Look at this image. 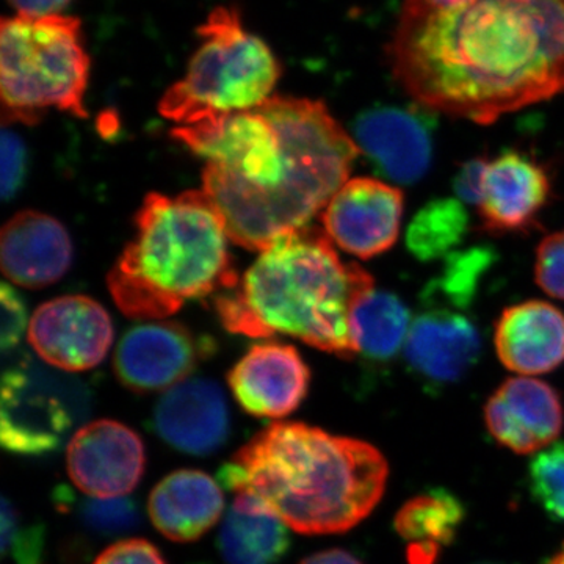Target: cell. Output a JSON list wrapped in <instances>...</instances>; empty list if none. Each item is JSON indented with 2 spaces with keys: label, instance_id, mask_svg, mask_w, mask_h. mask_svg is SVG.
I'll return each instance as SVG.
<instances>
[{
  "label": "cell",
  "instance_id": "cell-1",
  "mask_svg": "<svg viewBox=\"0 0 564 564\" xmlns=\"http://www.w3.org/2000/svg\"><path fill=\"white\" fill-rule=\"evenodd\" d=\"M386 52L417 106L492 124L564 91V0H406Z\"/></svg>",
  "mask_w": 564,
  "mask_h": 564
},
{
  "label": "cell",
  "instance_id": "cell-2",
  "mask_svg": "<svg viewBox=\"0 0 564 564\" xmlns=\"http://www.w3.org/2000/svg\"><path fill=\"white\" fill-rule=\"evenodd\" d=\"M172 135L206 161L203 191L231 242L259 252L310 228L361 154L325 104L293 96L273 95L254 110L176 126Z\"/></svg>",
  "mask_w": 564,
  "mask_h": 564
},
{
  "label": "cell",
  "instance_id": "cell-3",
  "mask_svg": "<svg viewBox=\"0 0 564 564\" xmlns=\"http://www.w3.org/2000/svg\"><path fill=\"white\" fill-rule=\"evenodd\" d=\"M389 464L372 444L303 422L263 429L218 473L229 492L245 494L303 534L344 533L383 497Z\"/></svg>",
  "mask_w": 564,
  "mask_h": 564
},
{
  "label": "cell",
  "instance_id": "cell-4",
  "mask_svg": "<svg viewBox=\"0 0 564 564\" xmlns=\"http://www.w3.org/2000/svg\"><path fill=\"white\" fill-rule=\"evenodd\" d=\"M373 289L372 274L343 261L323 228L310 226L259 252L236 288L215 295L214 306L229 333L252 339L285 334L352 359L351 314Z\"/></svg>",
  "mask_w": 564,
  "mask_h": 564
},
{
  "label": "cell",
  "instance_id": "cell-5",
  "mask_svg": "<svg viewBox=\"0 0 564 564\" xmlns=\"http://www.w3.org/2000/svg\"><path fill=\"white\" fill-rule=\"evenodd\" d=\"M228 229L202 191L150 193L135 215V234L107 285L118 310L140 322L163 321L188 300L236 288Z\"/></svg>",
  "mask_w": 564,
  "mask_h": 564
},
{
  "label": "cell",
  "instance_id": "cell-6",
  "mask_svg": "<svg viewBox=\"0 0 564 564\" xmlns=\"http://www.w3.org/2000/svg\"><path fill=\"white\" fill-rule=\"evenodd\" d=\"M187 73L165 91L159 113L177 126L258 109L273 96L281 65L265 41L245 29L234 7H217L198 28Z\"/></svg>",
  "mask_w": 564,
  "mask_h": 564
},
{
  "label": "cell",
  "instance_id": "cell-7",
  "mask_svg": "<svg viewBox=\"0 0 564 564\" xmlns=\"http://www.w3.org/2000/svg\"><path fill=\"white\" fill-rule=\"evenodd\" d=\"M90 57L77 18H6L0 24L3 124H36L50 109L87 117Z\"/></svg>",
  "mask_w": 564,
  "mask_h": 564
},
{
  "label": "cell",
  "instance_id": "cell-8",
  "mask_svg": "<svg viewBox=\"0 0 564 564\" xmlns=\"http://www.w3.org/2000/svg\"><path fill=\"white\" fill-rule=\"evenodd\" d=\"M87 386L25 356L3 373L0 441L22 456L54 454L90 415Z\"/></svg>",
  "mask_w": 564,
  "mask_h": 564
},
{
  "label": "cell",
  "instance_id": "cell-9",
  "mask_svg": "<svg viewBox=\"0 0 564 564\" xmlns=\"http://www.w3.org/2000/svg\"><path fill=\"white\" fill-rule=\"evenodd\" d=\"M404 193L375 177H350L322 212L323 231L340 250L362 261L399 242Z\"/></svg>",
  "mask_w": 564,
  "mask_h": 564
},
{
  "label": "cell",
  "instance_id": "cell-10",
  "mask_svg": "<svg viewBox=\"0 0 564 564\" xmlns=\"http://www.w3.org/2000/svg\"><path fill=\"white\" fill-rule=\"evenodd\" d=\"M113 323L106 307L85 295L41 304L29 323V343L41 361L62 372L95 369L109 355Z\"/></svg>",
  "mask_w": 564,
  "mask_h": 564
},
{
  "label": "cell",
  "instance_id": "cell-11",
  "mask_svg": "<svg viewBox=\"0 0 564 564\" xmlns=\"http://www.w3.org/2000/svg\"><path fill=\"white\" fill-rule=\"evenodd\" d=\"M210 352L212 345L182 323L143 322L121 337L115 350L113 370L129 391H169L187 380Z\"/></svg>",
  "mask_w": 564,
  "mask_h": 564
},
{
  "label": "cell",
  "instance_id": "cell-12",
  "mask_svg": "<svg viewBox=\"0 0 564 564\" xmlns=\"http://www.w3.org/2000/svg\"><path fill=\"white\" fill-rule=\"evenodd\" d=\"M66 467L70 481L88 497L117 499L139 486L147 467V451L131 426L102 419L73 434Z\"/></svg>",
  "mask_w": 564,
  "mask_h": 564
},
{
  "label": "cell",
  "instance_id": "cell-13",
  "mask_svg": "<svg viewBox=\"0 0 564 564\" xmlns=\"http://www.w3.org/2000/svg\"><path fill=\"white\" fill-rule=\"evenodd\" d=\"M426 111L414 107L366 110L352 122V140L378 173L395 184H415L432 165L433 121Z\"/></svg>",
  "mask_w": 564,
  "mask_h": 564
},
{
  "label": "cell",
  "instance_id": "cell-14",
  "mask_svg": "<svg viewBox=\"0 0 564 564\" xmlns=\"http://www.w3.org/2000/svg\"><path fill=\"white\" fill-rule=\"evenodd\" d=\"M552 182L547 170L532 155L503 151L486 165L480 202L481 229L491 234L530 232L551 202Z\"/></svg>",
  "mask_w": 564,
  "mask_h": 564
},
{
  "label": "cell",
  "instance_id": "cell-15",
  "mask_svg": "<svg viewBox=\"0 0 564 564\" xmlns=\"http://www.w3.org/2000/svg\"><path fill=\"white\" fill-rule=\"evenodd\" d=\"M228 384L245 413L282 419L306 399L311 370L292 345L258 344L229 370Z\"/></svg>",
  "mask_w": 564,
  "mask_h": 564
},
{
  "label": "cell",
  "instance_id": "cell-16",
  "mask_svg": "<svg viewBox=\"0 0 564 564\" xmlns=\"http://www.w3.org/2000/svg\"><path fill=\"white\" fill-rule=\"evenodd\" d=\"M152 429L163 443L182 454H215L231 434L225 392L209 378H187L163 392L152 413Z\"/></svg>",
  "mask_w": 564,
  "mask_h": 564
},
{
  "label": "cell",
  "instance_id": "cell-17",
  "mask_svg": "<svg viewBox=\"0 0 564 564\" xmlns=\"http://www.w3.org/2000/svg\"><path fill=\"white\" fill-rule=\"evenodd\" d=\"M488 432L519 455L541 452L556 443L564 426L562 397L545 381L510 378L485 404Z\"/></svg>",
  "mask_w": 564,
  "mask_h": 564
},
{
  "label": "cell",
  "instance_id": "cell-18",
  "mask_svg": "<svg viewBox=\"0 0 564 564\" xmlns=\"http://www.w3.org/2000/svg\"><path fill=\"white\" fill-rule=\"evenodd\" d=\"M0 263L7 280L24 289L61 281L73 263V242L61 221L36 210L18 212L0 234Z\"/></svg>",
  "mask_w": 564,
  "mask_h": 564
},
{
  "label": "cell",
  "instance_id": "cell-19",
  "mask_svg": "<svg viewBox=\"0 0 564 564\" xmlns=\"http://www.w3.org/2000/svg\"><path fill=\"white\" fill-rule=\"evenodd\" d=\"M494 347L510 372L551 373L564 362L563 311L543 300L505 307L494 325Z\"/></svg>",
  "mask_w": 564,
  "mask_h": 564
},
{
  "label": "cell",
  "instance_id": "cell-20",
  "mask_svg": "<svg viewBox=\"0 0 564 564\" xmlns=\"http://www.w3.org/2000/svg\"><path fill=\"white\" fill-rule=\"evenodd\" d=\"M480 355L481 336L477 326L464 315L444 310L419 315L404 344L411 370L436 386L462 380Z\"/></svg>",
  "mask_w": 564,
  "mask_h": 564
},
{
  "label": "cell",
  "instance_id": "cell-21",
  "mask_svg": "<svg viewBox=\"0 0 564 564\" xmlns=\"http://www.w3.org/2000/svg\"><path fill=\"white\" fill-rule=\"evenodd\" d=\"M221 486L209 474L181 469L162 478L150 494L148 513L158 532L173 543H195L220 521Z\"/></svg>",
  "mask_w": 564,
  "mask_h": 564
},
{
  "label": "cell",
  "instance_id": "cell-22",
  "mask_svg": "<svg viewBox=\"0 0 564 564\" xmlns=\"http://www.w3.org/2000/svg\"><path fill=\"white\" fill-rule=\"evenodd\" d=\"M226 564H280L291 549L288 525L245 494L234 496L218 533Z\"/></svg>",
  "mask_w": 564,
  "mask_h": 564
},
{
  "label": "cell",
  "instance_id": "cell-23",
  "mask_svg": "<svg viewBox=\"0 0 564 564\" xmlns=\"http://www.w3.org/2000/svg\"><path fill=\"white\" fill-rule=\"evenodd\" d=\"M464 518V503L447 489H430L408 500L393 525L408 543L410 564L436 563L443 547L455 540Z\"/></svg>",
  "mask_w": 564,
  "mask_h": 564
},
{
  "label": "cell",
  "instance_id": "cell-24",
  "mask_svg": "<svg viewBox=\"0 0 564 564\" xmlns=\"http://www.w3.org/2000/svg\"><path fill=\"white\" fill-rule=\"evenodd\" d=\"M406 304L391 292H372L356 304L351 337L358 355L373 362H389L399 355L411 329Z\"/></svg>",
  "mask_w": 564,
  "mask_h": 564
},
{
  "label": "cell",
  "instance_id": "cell-25",
  "mask_svg": "<svg viewBox=\"0 0 564 564\" xmlns=\"http://www.w3.org/2000/svg\"><path fill=\"white\" fill-rule=\"evenodd\" d=\"M469 229L464 203L437 198L414 215L406 232V247L421 262H432L454 251Z\"/></svg>",
  "mask_w": 564,
  "mask_h": 564
},
{
  "label": "cell",
  "instance_id": "cell-26",
  "mask_svg": "<svg viewBox=\"0 0 564 564\" xmlns=\"http://www.w3.org/2000/svg\"><path fill=\"white\" fill-rule=\"evenodd\" d=\"M55 503L77 521L88 533L99 538H117L135 532L143 524L139 503L129 497L117 499H77L68 489L61 488Z\"/></svg>",
  "mask_w": 564,
  "mask_h": 564
},
{
  "label": "cell",
  "instance_id": "cell-27",
  "mask_svg": "<svg viewBox=\"0 0 564 564\" xmlns=\"http://www.w3.org/2000/svg\"><path fill=\"white\" fill-rule=\"evenodd\" d=\"M530 494L552 521L564 522V443L549 445L530 459Z\"/></svg>",
  "mask_w": 564,
  "mask_h": 564
},
{
  "label": "cell",
  "instance_id": "cell-28",
  "mask_svg": "<svg viewBox=\"0 0 564 564\" xmlns=\"http://www.w3.org/2000/svg\"><path fill=\"white\" fill-rule=\"evenodd\" d=\"M492 263L489 248L455 252L448 256L443 276L436 281L434 289L454 306H467L477 293L478 282L488 272Z\"/></svg>",
  "mask_w": 564,
  "mask_h": 564
},
{
  "label": "cell",
  "instance_id": "cell-29",
  "mask_svg": "<svg viewBox=\"0 0 564 564\" xmlns=\"http://www.w3.org/2000/svg\"><path fill=\"white\" fill-rule=\"evenodd\" d=\"M44 527L29 521L10 499H2V555L14 564H44Z\"/></svg>",
  "mask_w": 564,
  "mask_h": 564
},
{
  "label": "cell",
  "instance_id": "cell-30",
  "mask_svg": "<svg viewBox=\"0 0 564 564\" xmlns=\"http://www.w3.org/2000/svg\"><path fill=\"white\" fill-rule=\"evenodd\" d=\"M534 282L551 299L564 302V229L544 237L538 245Z\"/></svg>",
  "mask_w": 564,
  "mask_h": 564
},
{
  "label": "cell",
  "instance_id": "cell-31",
  "mask_svg": "<svg viewBox=\"0 0 564 564\" xmlns=\"http://www.w3.org/2000/svg\"><path fill=\"white\" fill-rule=\"evenodd\" d=\"M28 173V148L20 133L3 128L2 131V181L0 192L3 202H10L18 195Z\"/></svg>",
  "mask_w": 564,
  "mask_h": 564
},
{
  "label": "cell",
  "instance_id": "cell-32",
  "mask_svg": "<svg viewBox=\"0 0 564 564\" xmlns=\"http://www.w3.org/2000/svg\"><path fill=\"white\" fill-rule=\"evenodd\" d=\"M0 310H2V323H0V348L3 355L17 350L29 328L28 306L13 285L3 282L0 291Z\"/></svg>",
  "mask_w": 564,
  "mask_h": 564
},
{
  "label": "cell",
  "instance_id": "cell-33",
  "mask_svg": "<svg viewBox=\"0 0 564 564\" xmlns=\"http://www.w3.org/2000/svg\"><path fill=\"white\" fill-rule=\"evenodd\" d=\"M93 564H169L150 541L133 538L109 545Z\"/></svg>",
  "mask_w": 564,
  "mask_h": 564
},
{
  "label": "cell",
  "instance_id": "cell-34",
  "mask_svg": "<svg viewBox=\"0 0 564 564\" xmlns=\"http://www.w3.org/2000/svg\"><path fill=\"white\" fill-rule=\"evenodd\" d=\"M489 159L475 158L470 161L462 163L458 172L454 177V191L462 203L475 204L480 202L481 185H484V176L486 165Z\"/></svg>",
  "mask_w": 564,
  "mask_h": 564
},
{
  "label": "cell",
  "instance_id": "cell-35",
  "mask_svg": "<svg viewBox=\"0 0 564 564\" xmlns=\"http://www.w3.org/2000/svg\"><path fill=\"white\" fill-rule=\"evenodd\" d=\"M20 17H55L68 9L70 0H9Z\"/></svg>",
  "mask_w": 564,
  "mask_h": 564
},
{
  "label": "cell",
  "instance_id": "cell-36",
  "mask_svg": "<svg viewBox=\"0 0 564 564\" xmlns=\"http://www.w3.org/2000/svg\"><path fill=\"white\" fill-rule=\"evenodd\" d=\"M300 564H362V562L343 549H329V551L306 556Z\"/></svg>",
  "mask_w": 564,
  "mask_h": 564
},
{
  "label": "cell",
  "instance_id": "cell-37",
  "mask_svg": "<svg viewBox=\"0 0 564 564\" xmlns=\"http://www.w3.org/2000/svg\"><path fill=\"white\" fill-rule=\"evenodd\" d=\"M430 3L437 7H455L459 3L467 2V0H429Z\"/></svg>",
  "mask_w": 564,
  "mask_h": 564
},
{
  "label": "cell",
  "instance_id": "cell-38",
  "mask_svg": "<svg viewBox=\"0 0 564 564\" xmlns=\"http://www.w3.org/2000/svg\"><path fill=\"white\" fill-rule=\"evenodd\" d=\"M545 564H564V543L562 549H560V551L556 552V554Z\"/></svg>",
  "mask_w": 564,
  "mask_h": 564
},
{
  "label": "cell",
  "instance_id": "cell-39",
  "mask_svg": "<svg viewBox=\"0 0 564 564\" xmlns=\"http://www.w3.org/2000/svg\"><path fill=\"white\" fill-rule=\"evenodd\" d=\"M484 564H489V563H484Z\"/></svg>",
  "mask_w": 564,
  "mask_h": 564
}]
</instances>
